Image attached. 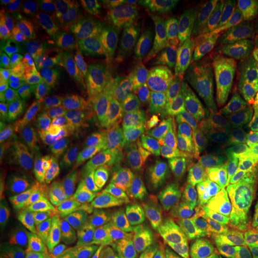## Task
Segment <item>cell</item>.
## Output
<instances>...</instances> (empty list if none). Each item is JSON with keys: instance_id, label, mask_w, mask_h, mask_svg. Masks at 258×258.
<instances>
[{"instance_id": "obj_1", "label": "cell", "mask_w": 258, "mask_h": 258, "mask_svg": "<svg viewBox=\"0 0 258 258\" xmlns=\"http://www.w3.org/2000/svg\"><path fill=\"white\" fill-rule=\"evenodd\" d=\"M258 63L246 50L220 40L203 41L176 71L194 102L249 91Z\"/></svg>"}, {"instance_id": "obj_2", "label": "cell", "mask_w": 258, "mask_h": 258, "mask_svg": "<svg viewBox=\"0 0 258 258\" xmlns=\"http://www.w3.org/2000/svg\"><path fill=\"white\" fill-rule=\"evenodd\" d=\"M213 200L224 251L258 227V158L240 157L222 163Z\"/></svg>"}, {"instance_id": "obj_3", "label": "cell", "mask_w": 258, "mask_h": 258, "mask_svg": "<svg viewBox=\"0 0 258 258\" xmlns=\"http://www.w3.org/2000/svg\"><path fill=\"white\" fill-rule=\"evenodd\" d=\"M195 121L203 133L221 140L258 139V116L249 91L225 93L195 102Z\"/></svg>"}, {"instance_id": "obj_4", "label": "cell", "mask_w": 258, "mask_h": 258, "mask_svg": "<svg viewBox=\"0 0 258 258\" xmlns=\"http://www.w3.org/2000/svg\"><path fill=\"white\" fill-rule=\"evenodd\" d=\"M154 165L165 173L169 182L185 200L213 217L211 192L194 166L184 143L170 128L156 131Z\"/></svg>"}, {"instance_id": "obj_5", "label": "cell", "mask_w": 258, "mask_h": 258, "mask_svg": "<svg viewBox=\"0 0 258 258\" xmlns=\"http://www.w3.org/2000/svg\"><path fill=\"white\" fill-rule=\"evenodd\" d=\"M199 14L191 2H182L178 15L165 35L141 47L150 63L163 78L171 79L176 71L202 43Z\"/></svg>"}, {"instance_id": "obj_6", "label": "cell", "mask_w": 258, "mask_h": 258, "mask_svg": "<svg viewBox=\"0 0 258 258\" xmlns=\"http://www.w3.org/2000/svg\"><path fill=\"white\" fill-rule=\"evenodd\" d=\"M138 104L146 117L166 125H184L195 121V102L182 83L156 78L141 84Z\"/></svg>"}, {"instance_id": "obj_7", "label": "cell", "mask_w": 258, "mask_h": 258, "mask_svg": "<svg viewBox=\"0 0 258 258\" xmlns=\"http://www.w3.org/2000/svg\"><path fill=\"white\" fill-rule=\"evenodd\" d=\"M156 132H147L134 140H123L112 131L104 139L93 143L86 151L89 164L96 175L105 170H131L138 164L154 165Z\"/></svg>"}, {"instance_id": "obj_8", "label": "cell", "mask_w": 258, "mask_h": 258, "mask_svg": "<svg viewBox=\"0 0 258 258\" xmlns=\"http://www.w3.org/2000/svg\"><path fill=\"white\" fill-rule=\"evenodd\" d=\"M89 43L99 63L122 88L135 91L140 88L147 71L128 38L105 29H98L89 37Z\"/></svg>"}, {"instance_id": "obj_9", "label": "cell", "mask_w": 258, "mask_h": 258, "mask_svg": "<svg viewBox=\"0 0 258 258\" xmlns=\"http://www.w3.org/2000/svg\"><path fill=\"white\" fill-rule=\"evenodd\" d=\"M99 183L109 202L127 219H134L143 208L148 183L143 175L131 170H105Z\"/></svg>"}, {"instance_id": "obj_10", "label": "cell", "mask_w": 258, "mask_h": 258, "mask_svg": "<svg viewBox=\"0 0 258 258\" xmlns=\"http://www.w3.org/2000/svg\"><path fill=\"white\" fill-rule=\"evenodd\" d=\"M64 124L79 140L84 150L104 139L112 131L109 110L101 104L90 102H69L60 106Z\"/></svg>"}, {"instance_id": "obj_11", "label": "cell", "mask_w": 258, "mask_h": 258, "mask_svg": "<svg viewBox=\"0 0 258 258\" xmlns=\"http://www.w3.org/2000/svg\"><path fill=\"white\" fill-rule=\"evenodd\" d=\"M42 67L59 86L73 98L83 99L90 95L85 69L78 55L60 44H50L42 57Z\"/></svg>"}, {"instance_id": "obj_12", "label": "cell", "mask_w": 258, "mask_h": 258, "mask_svg": "<svg viewBox=\"0 0 258 258\" xmlns=\"http://www.w3.org/2000/svg\"><path fill=\"white\" fill-rule=\"evenodd\" d=\"M60 203L64 209L76 213H90L109 203L101 183L84 167L62 173L59 189Z\"/></svg>"}, {"instance_id": "obj_13", "label": "cell", "mask_w": 258, "mask_h": 258, "mask_svg": "<svg viewBox=\"0 0 258 258\" xmlns=\"http://www.w3.org/2000/svg\"><path fill=\"white\" fill-rule=\"evenodd\" d=\"M200 5L208 21L227 37L244 42L252 35V12L241 0H202Z\"/></svg>"}, {"instance_id": "obj_14", "label": "cell", "mask_w": 258, "mask_h": 258, "mask_svg": "<svg viewBox=\"0 0 258 258\" xmlns=\"http://www.w3.org/2000/svg\"><path fill=\"white\" fill-rule=\"evenodd\" d=\"M5 123L24 144L35 134L59 133V127L47 106L29 96L16 102L11 110L6 112Z\"/></svg>"}, {"instance_id": "obj_15", "label": "cell", "mask_w": 258, "mask_h": 258, "mask_svg": "<svg viewBox=\"0 0 258 258\" xmlns=\"http://www.w3.org/2000/svg\"><path fill=\"white\" fill-rule=\"evenodd\" d=\"M127 220L110 202L90 212L85 232L91 252L105 258L116 238L120 237Z\"/></svg>"}, {"instance_id": "obj_16", "label": "cell", "mask_w": 258, "mask_h": 258, "mask_svg": "<svg viewBox=\"0 0 258 258\" xmlns=\"http://www.w3.org/2000/svg\"><path fill=\"white\" fill-rule=\"evenodd\" d=\"M182 2L175 0H144L137 2L139 32L137 41L141 47L165 35L177 15Z\"/></svg>"}, {"instance_id": "obj_17", "label": "cell", "mask_w": 258, "mask_h": 258, "mask_svg": "<svg viewBox=\"0 0 258 258\" xmlns=\"http://www.w3.org/2000/svg\"><path fill=\"white\" fill-rule=\"evenodd\" d=\"M28 184L21 205H51L60 203L59 189L62 171L55 158L28 171Z\"/></svg>"}, {"instance_id": "obj_18", "label": "cell", "mask_w": 258, "mask_h": 258, "mask_svg": "<svg viewBox=\"0 0 258 258\" xmlns=\"http://www.w3.org/2000/svg\"><path fill=\"white\" fill-rule=\"evenodd\" d=\"M53 23L63 36L89 38L98 23L95 3H62L54 12Z\"/></svg>"}, {"instance_id": "obj_19", "label": "cell", "mask_w": 258, "mask_h": 258, "mask_svg": "<svg viewBox=\"0 0 258 258\" xmlns=\"http://www.w3.org/2000/svg\"><path fill=\"white\" fill-rule=\"evenodd\" d=\"M97 21L102 29L122 34L132 43L137 41L139 18L135 3L128 0H104L95 3Z\"/></svg>"}, {"instance_id": "obj_20", "label": "cell", "mask_w": 258, "mask_h": 258, "mask_svg": "<svg viewBox=\"0 0 258 258\" xmlns=\"http://www.w3.org/2000/svg\"><path fill=\"white\" fill-rule=\"evenodd\" d=\"M185 147L188 150L194 166L207 185L211 196L214 199L218 189L220 166L218 165L217 159L212 154L205 133L196 123V121L191 123V128H190L189 135L185 141Z\"/></svg>"}, {"instance_id": "obj_21", "label": "cell", "mask_w": 258, "mask_h": 258, "mask_svg": "<svg viewBox=\"0 0 258 258\" xmlns=\"http://www.w3.org/2000/svg\"><path fill=\"white\" fill-rule=\"evenodd\" d=\"M88 220L89 213H76L64 209L42 227L50 243L56 249L63 250L76 243L80 232L85 230Z\"/></svg>"}, {"instance_id": "obj_22", "label": "cell", "mask_w": 258, "mask_h": 258, "mask_svg": "<svg viewBox=\"0 0 258 258\" xmlns=\"http://www.w3.org/2000/svg\"><path fill=\"white\" fill-rule=\"evenodd\" d=\"M0 54L11 61L25 80H29L31 73L36 69L34 50L29 42L16 30L12 24L5 23L2 25Z\"/></svg>"}, {"instance_id": "obj_23", "label": "cell", "mask_w": 258, "mask_h": 258, "mask_svg": "<svg viewBox=\"0 0 258 258\" xmlns=\"http://www.w3.org/2000/svg\"><path fill=\"white\" fill-rule=\"evenodd\" d=\"M156 258H222L209 245L189 235H171L156 246Z\"/></svg>"}, {"instance_id": "obj_24", "label": "cell", "mask_w": 258, "mask_h": 258, "mask_svg": "<svg viewBox=\"0 0 258 258\" xmlns=\"http://www.w3.org/2000/svg\"><path fill=\"white\" fill-rule=\"evenodd\" d=\"M11 239L17 258H27L37 251L51 246L43 227L27 219L15 226L11 231Z\"/></svg>"}, {"instance_id": "obj_25", "label": "cell", "mask_w": 258, "mask_h": 258, "mask_svg": "<svg viewBox=\"0 0 258 258\" xmlns=\"http://www.w3.org/2000/svg\"><path fill=\"white\" fill-rule=\"evenodd\" d=\"M28 96L44 106L59 105L67 98V93L42 67H36L31 73Z\"/></svg>"}, {"instance_id": "obj_26", "label": "cell", "mask_w": 258, "mask_h": 258, "mask_svg": "<svg viewBox=\"0 0 258 258\" xmlns=\"http://www.w3.org/2000/svg\"><path fill=\"white\" fill-rule=\"evenodd\" d=\"M51 4L42 0H31L22 11L15 14V29L19 34L43 30L49 27Z\"/></svg>"}, {"instance_id": "obj_27", "label": "cell", "mask_w": 258, "mask_h": 258, "mask_svg": "<svg viewBox=\"0 0 258 258\" xmlns=\"http://www.w3.org/2000/svg\"><path fill=\"white\" fill-rule=\"evenodd\" d=\"M54 158L57 160L62 173L90 167L89 159L83 152L82 144L70 131L61 135Z\"/></svg>"}, {"instance_id": "obj_28", "label": "cell", "mask_w": 258, "mask_h": 258, "mask_svg": "<svg viewBox=\"0 0 258 258\" xmlns=\"http://www.w3.org/2000/svg\"><path fill=\"white\" fill-rule=\"evenodd\" d=\"M29 83L5 55L0 54V96L3 102L19 101L28 96Z\"/></svg>"}, {"instance_id": "obj_29", "label": "cell", "mask_w": 258, "mask_h": 258, "mask_svg": "<svg viewBox=\"0 0 258 258\" xmlns=\"http://www.w3.org/2000/svg\"><path fill=\"white\" fill-rule=\"evenodd\" d=\"M2 150H0V161L2 170L28 172L25 164V147L23 141L9 129L2 128Z\"/></svg>"}, {"instance_id": "obj_30", "label": "cell", "mask_w": 258, "mask_h": 258, "mask_svg": "<svg viewBox=\"0 0 258 258\" xmlns=\"http://www.w3.org/2000/svg\"><path fill=\"white\" fill-rule=\"evenodd\" d=\"M59 145L55 137L46 133L35 134L25 144V164L27 171L34 170L44 161L54 158V153Z\"/></svg>"}, {"instance_id": "obj_31", "label": "cell", "mask_w": 258, "mask_h": 258, "mask_svg": "<svg viewBox=\"0 0 258 258\" xmlns=\"http://www.w3.org/2000/svg\"><path fill=\"white\" fill-rule=\"evenodd\" d=\"M28 172L2 170L0 172V206L21 205L28 184Z\"/></svg>"}, {"instance_id": "obj_32", "label": "cell", "mask_w": 258, "mask_h": 258, "mask_svg": "<svg viewBox=\"0 0 258 258\" xmlns=\"http://www.w3.org/2000/svg\"><path fill=\"white\" fill-rule=\"evenodd\" d=\"M156 246L141 238L116 241L105 258H156Z\"/></svg>"}, {"instance_id": "obj_33", "label": "cell", "mask_w": 258, "mask_h": 258, "mask_svg": "<svg viewBox=\"0 0 258 258\" xmlns=\"http://www.w3.org/2000/svg\"><path fill=\"white\" fill-rule=\"evenodd\" d=\"M22 211L25 219L34 224H46L57 213L64 211L61 203H51V205H22Z\"/></svg>"}, {"instance_id": "obj_34", "label": "cell", "mask_w": 258, "mask_h": 258, "mask_svg": "<svg viewBox=\"0 0 258 258\" xmlns=\"http://www.w3.org/2000/svg\"><path fill=\"white\" fill-rule=\"evenodd\" d=\"M222 258H258V227L230 249L220 253Z\"/></svg>"}, {"instance_id": "obj_35", "label": "cell", "mask_w": 258, "mask_h": 258, "mask_svg": "<svg viewBox=\"0 0 258 258\" xmlns=\"http://www.w3.org/2000/svg\"><path fill=\"white\" fill-rule=\"evenodd\" d=\"M22 205L0 206V233L11 232L22 219Z\"/></svg>"}, {"instance_id": "obj_36", "label": "cell", "mask_w": 258, "mask_h": 258, "mask_svg": "<svg viewBox=\"0 0 258 258\" xmlns=\"http://www.w3.org/2000/svg\"><path fill=\"white\" fill-rule=\"evenodd\" d=\"M31 0H3L2 8L15 15L27 8Z\"/></svg>"}, {"instance_id": "obj_37", "label": "cell", "mask_w": 258, "mask_h": 258, "mask_svg": "<svg viewBox=\"0 0 258 258\" xmlns=\"http://www.w3.org/2000/svg\"><path fill=\"white\" fill-rule=\"evenodd\" d=\"M27 258H61V253L56 249H54L53 246H49L30 254Z\"/></svg>"}, {"instance_id": "obj_38", "label": "cell", "mask_w": 258, "mask_h": 258, "mask_svg": "<svg viewBox=\"0 0 258 258\" xmlns=\"http://www.w3.org/2000/svg\"><path fill=\"white\" fill-rule=\"evenodd\" d=\"M249 95H250L251 102H252L254 110H256V114L258 116V72L256 74V77H254L252 84H251Z\"/></svg>"}, {"instance_id": "obj_39", "label": "cell", "mask_w": 258, "mask_h": 258, "mask_svg": "<svg viewBox=\"0 0 258 258\" xmlns=\"http://www.w3.org/2000/svg\"><path fill=\"white\" fill-rule=\"evenodd\" d=\"M82 258H103V257H99V256H97V254H95V253L89 252V253L84 254V256H83Z\"/></svg>"}, {"instance_id": "obj_40", "label": "cell", "mask_w": 258, "mask_h": 258, "mask_svg": "<svg viewBox=\"0 0 258 258\" xmlns=\"http://www.w3.org/2000/svg\"><path fill=\"white\" fill-rule=\"evenodd\" d=\"M252 5H253V8L257 9V11H258V2H253Z\"/></svg>"}, {"instance_id": "obj_41", "label": "cell", "mask_w": 258, "mask_h": 258, "mask_svg": "<svg viewBox=\"0 0 258 258\" xmlns=\"http://www.w3.org/2000/svg\"><path fill=\"white\" fill-rule=\"evenodd\" d=\"M0 258H15V257H10V256H2Z\"/></svg>"}]
</instances>
